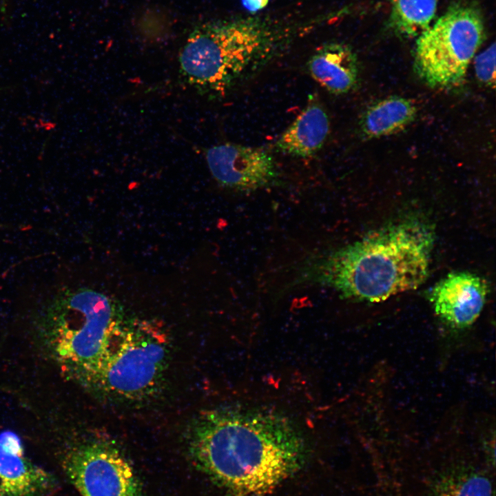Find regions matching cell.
Segmentation results:
<instances>
[{
  "label": "cell",
  "instance_id": "obj_2",
  "mask_svg": "<svg viewBox=\"0 0 496 496\" xmlns=\"http://www.w3.org/2000/svg\"><path fill=\"white\" fill-rule=\"evenodd\" d=\"M434 237L429 223L403 219L306 264L301 276L342 298L381 302L425 281Z\"/></svg>",
  "mask_w": 496,
  "mask_h": 496
},
{
  "label": "cell",
  "instance_id": "obj_17",
  "mask_svg": "<svg viewBox=\"0 0 496 496\" xmlns=\"http://www.w3.org/2000/svg\"><path fill=\"white\" fill-rule=\"evenodd\" d=\"M269 0H242V6L249 12H255L265 8Z\"/></svg>",
  "mask_w": 496,
  "mask_h": 496
},
{
  "label": "cell",
  "instance_id": "obj_1",
  "mask_svg": "<svg viewBox=\"0 0 496 496\" xmlns=\"http://www.w3.org/2000/svg\"><path fill=\"white\" fill-rule=\"evenodd\" d=\"M191 448L232 496H266L300 468L306 444L293 422L265 407L229 406L201 413Z\"/></svg>",
  "mask_w": 496,
  "mask_h": 496
},
{
  "label": "cell",
  "instance_id": "obj_12",
  "mask_svg": "<svg viewBox=\"0 0 496 496\" xmlns=\"http://www.w3.org/2000/svg\"><path fill=\"white\" fill-rule=\"evenodd\" d=\"M328 115L314 98L282 133L275 143L277 151L296 157L307 158L316 154L329 133Z\"/></svg>",
  "mask_w": 496,
  "mask_h": 496
},
{
  "label": "cell",
  "instance_id": "obj_8",
  "mask_svg": "<svg viewBox=\"0 0 496 496\" xmlns=\"http://www.w3.org/2000/svg\"><path fill=\"white\" fill-rule=\"evenodd\" d=\"M205 157L215 179L237 190H256L271 185L278 177L273 156L262 149L224 143L209 148Z\"/></svg>",
  "mask_w": 496,
  "mask_h": 496
},
{
  "label": "cell",
  "instance_id": "obj_15",
  "mask_svg": "<svg viewBox=\"0 0 496 496\" xmlns=\"http://www.w3.org/2000/svg\"><path fill=\"white\" fill-rule=\"evenodd\" d=\"M432 496H493V488L484 473L463 468L444 475L435 486Z\"/></svg>",
  "mask_w": 496,
  "mask_h": 496
},
{
  "label": "cell",
  "instance_id": "obj_3",
  "mask_svg": "<svg viewBox=\"0 0 496 496\" xmlns=\"http://www.w3.org/2000/svg\"><path fill=\"white\" fill-rule=\"evenodd\" d=\"M121 320L109 297L83 290L50 306L39 325V341L62 375L87 389Z\"/></svg>",
  "mask_w": 496,
  "mask_h": 496
},
{
  "label": "cell",
  "instance_id": "obj_13",
  "mask_svg": "<svg viewBox=\"0 0 496 496\" xmlns=\"http://www.w3.org/2000/svg\"><path fill=\"white\" fill-rule=\"evenodd\" d=\"M416 112L411 101L400 96H391L366 110L360 121V130L368 138L389 135L413 121Z\"/></svg>",
  "mask_w": 496,
  "mask_h": 496
},
{
  "label": "cell",
  "instance_id": "obj_6",
  "mask_svg": "<svg viewBox=\"0 0 496 496\" xmlns=\"http://www.w3.org/2000/svg\"><path fill=\"white\" fill-rule=\"evenodd\" d=\"M484 28L478 6L466 1L452 3L417 37L414 52L416 74L432 87L459 85L484 41Z\"/></svg>",
  "mask_w": 496,
  "mask_h": 496
},
{
  "label": "cell",
  "instance_id": "obj_9",
  "mask_svg": "<svg viewBox=\"0 0 496 496\" xmlns=\"http://www.w3.org/2000/svg\"><path fill=\"white\" fill-rule=\"evenodd\" d=\"M489 287L482 277L468 271L448 273L435 284L430 302L436 315L453 329L473 324L484 307Z\"/></svg>",
  "mask_w": 496,
  "mask_h": 496
},
{
  "label": "cell",
  "instance_id": "obj_16",
  "mask_svg": "<svg viewBox=\"0 0 496 496\" xmlns=\"http://www.w3.org/2000/svg\"><path fill=\"white\" fill-rule=\"evenodd\" d=\"M495 44L493 43L475 58L476 76L481 83L488 86H495Z\"/></svg>",
  "mask_w": 496,
  "mask_h": 496
},
{
  "label": "cell",
  "instance_id": "obj_5",
  "mask_svg": "<svg viewBox=\"0 0 496 496\" xmlns=\"http://www.w3.org/2000/svg\"><path fill=\"white\" fill-rule=\"evenodd\" d=\"M169 349L160 326L145 320L123 324L88 389L123 399L143 397L159 383Z\"/></svg>",
  "mask_w": 496,
  "mask_h": 496
},
{
  "label": "cell",
  "instance_id": "obj_14",
  "mask_svg": "<svg viewBox=\"0 0 496 496\" xmlns=\"http://www.w3.org/2000/svg\"><path fill=\"white\" fill-rule=\"evenodd\" d=\"M391 10L388 26L403 38L417 37L429 28L439 0H387Z\"/></svg>",
  "mask_w": 496,
  "mask_h": 496
},
{
  "label": "cell",
  "instance_id": "obj_11",
  "mask_svg": "<svg viewBox=\"0 0 496 496\" xmlns=\"http://www.w3.org/2000/svg\"><path fill=\"white\" fill-rule=\"evenodd\" d=\"M308 69L317 83L335 94L350 91L358 76L356 54L349 45L340 42L319 47L310 57Z\"/></svg>",
  "mask_w": 496,
  "mask_h": 496
},
{
  "label": "cell",
  "instance_id": "obj_7",
  "mask_svg": "<svg viewBox=\"0 0 496 496\" xmlns=\"http://www.w3.org/2000/svg\"><path fill=\"white\" fill-rule=\"evenodd\" d=\"M63 467L81 496H141L138 479L114 447L96 440L71 445Z\"/></svg>",
  "mask_w": 496,
  "mask_h": 496
},
{
  "label": "cell",
  "instance_id": "obj_10",
  "mask_svg": "<svg viewBox=\"0 0 496 496\" xmlns=\"http://www.w3.org/2000/svg\"><path fill=\"white\" fill-rule=\"evenodd\" d=\"M55 477L25 455L12 431L0 433V496H41L54 488Z\"/></svg>",
  "mask_w": 496,
  "mask_h": 496
},
{
  "label": "cell",
  "instance_id": "obj_4",
  "mask_svg": "<svg viewBox=\"0 0 496 496\" xmlns=\"http://www.w3.org/2000/svg\"><path fill=\"white\" fill-rule=\"evenodd\" d=\"M277 41L271 25L258 17L205 22L188 36L180 72L198 92L222 95L265 61Z\"/></svg>",
  "mask_w": 496,
  "mask_h": 496
}]
</instances>
